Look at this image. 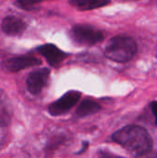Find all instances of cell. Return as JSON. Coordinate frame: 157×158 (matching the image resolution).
<instances>
[{
  "label": "cell",
  "mask_w": 157,
  "mask_h": 158,
  "mask_svg": "<svg viewBox=\"0 0 157 158\" xmlns=\"http://www.w3.org/2000/svg\"><path fill=\"white\" fill-rule=\"evenodd\" d=\"M112 140L137 156L151 152L153 147V139L147 130L137 125H129L117 131Z\"/></svg>",
  "instance_id": "1"
},
{
  "label": "cell",
  "mask_w": 157,
  "mask_h": 158,
  "mask_svg": "<svg viewBox=\"0 0 157 158\" xmlns=\"http://www.w3.org/2000/svg\"><path fill=\"white\" fill-rule=\"evenodd\" d=\"M137 50V44L132 37L118 35L108 41L105 49V55L115 62L126 63L135 56Z\"/></svg>",
  "instance_id": "2"
},
{
  "label": "cell",
  "mask_w": 157,
  "mask_h": 158,
  "mask_svg": "<svg viewBox=\"0 0 157 158\" xmlns=\"http://www.w3.org/2000/svg\"><path fill=\"white\" fill-rule=\"evenodd\" d=\"M70 35L77 44L82 45H93L105 39V34L102 31L87 24L73 26Z\"/></svg>",
  "instance_id": "3"
},
{
  "label": "cell",
  "mask_w": 157,
  "mask_h": 158,
  "mask_svg": "<svg viewBox=\"0 0 157 158\" xmlns=\"http://www.w3.org/2000/svg\"><path fill=\"white\" fill-rule=\"evenodd\" d=\"M81 94L78 91H69L61 98L53 102L48 106V113L51 116H60L68 112L80 101Z\"/></svg>",
  "instance_id": "4"
},
{
  "label": "cell",
  "mask_w": 157,
  "mask_h": 158,
  "mask_svg": "<svg viewBox=\"0 0 157 158\" xmlns=\"http://www.w3.org/2000/svg\"><path fill=\"white\" fill-rule=\"evenodd\" d=\"M41 64H42L41 59L33 56L27 55V56H20L7 58L1 63V66L5 71L15 73L31 67L39 66Z\"/></svg>",
  "instance_id": "5"
},
{
  "label": "cell",
  "mask_w": 157,
  "mask_h": 158,
  "mask_svg": "<svg viewBox=\"0 0 157 158\" xmlns=\"http://www.w3.org/2000/svg\"><path fill=\"white\" fill-rule=\"evenodd\" d=\"M49 76L50 69L46 68L39 69L31 72L26 81V86L29 93L33 95L39 94L46 85Z\"/></svg>",
  "instance_id": "6"
},
{
  "label": "cell",
  "mask_w": 157,
  "mask_h": 158,
  "mask_svg": "<svg viewBox=\"0 0 157 158\" xmlns=\"http://www.w3.org/2000/svg\"><path fill=\"white\" fill-rule=\"evenodd\" d=\"M37 51L46 59L48 64L54 68H58L63 63V61L69 56L53 44H43L37 48Z\"/></svg>",
  "instance_id": "7"
},
{
  "label": "cell",
  "mask_w": 157,
  "mask_h": 158,
  "mask_svg": "<svg viewBox=\"0 0 157 158\" xmlns=\"http://www.w3.org/2000/svg\"><path fill=\"white\" fill-rule=\"evenodd\" d=\"M27 27V24L19 18L15 16H6L1 23L2 31L10 36L21 34Z\"/></svg>",
  "instance_id": "8"
},
{
  "label": "cell",
  "mask_w": 157,
  "mask_h": 158,
  "mask_svg": "<svg viewBox=\"0 0 157 158\" xmlns=\"http://www.w3.org/2000/svg\"><path fill=\"white\" fill-rule=\"evenodd\" d=\"M13 118V107L8 96L3 90H0V127L10 124Z\"/></svg>",
  "instance_id": "9"
},
{
  "label": "cell",
  "mask_w": 157,
  "mask_h": 158,
  "mask_svg": "<svg viewBox=\"0 0 157 158\" xmlns=\"http://www.w3.org/2000/svg\"><path fill=\"white\" fill-rule=\"evenodd\" d=\"M101 109H102L101 106L95 101L91 100V99H84L79 105L76 110V114L80 118H85V117L96 114Z\"/></svg>",
  "instance_id": "10"
},
{
  "label": "cell",
  "mask_w": 157,
  "mask_h": 158,
  "mask_svg": "<svg viewBox=\"0 0 157 158\" xmlns=\"http://www.w3.org/2000/svg\"><path fill=\"white\" fill-rule=\"evenodd\" d=\"M69 5L76 7L79 10H91L99 8L102 6H105L108 4H110V1L105 0H73L68 2Z\"/></svg>",
  "instance_id": "11"
},
{
  "label": "cell",
  "mask_w": 157,
  "mask_h": 158,
  "mask_svg": "<svg viewBox=\"0 0 157 158\" xmlns=\"http://www.w3.org/2000/svg\"><path fill=\"white\" fill-rule=\"evenodd\" d=\"M19 8L27 10V11H31V10H34L38 8V5L39 2L37 1H26V0H20V1H16L14 3Z\"/></svg>",
  "instance_id": "12"
},
{
  "label": "cell",
  "mask_w": 157,
  "mask_h": 158,
  "mask_svg": "<svg viewBox=\"0 0 157 158\" xmlns=\"http://www.w3.org/2000/svg\"><path fill=\"white\" fill-rule=\"evenodd\" d=\"M150 107H151V110L155 118V124L157 125V102H152L150 104Z\"/></svg>",
  "instance_id": "13"
},
{
  "label": "cell",
  "mask_w": 157,
  "mask_h": 158,
  "mask_svg": "<svg viewBox=\"0 0 157 158\" xmlns=\"http://www.w3.org/2000/svg\"><path fill=\"white\" fill-rule=\"evenodd\" d=\"M136 158H157V153H153L152 151L143 155H139Z\"/></svg>",
  "instance_id": "14"
},
{
  "label": "cell",
  "mask_w": 157,
  "mask_h": 158,
  "mask_svg": "<svg viewBox=\"0 0 157 158\" xmlns=\"http://www.w3.org/2000/svg\"><path fill=\"white\" fill-rule=\"evenodd\" d=\"M88 145H89V143H87V142H84V143H83V147H82L83 149H81V150L80 152H78L77 154H78V155H80V154H82V153H84V152H85V150L87 149Z\"/></svg>",
  "instance_id": "15"
},
{
  "label": "cell",
  "mask_w": 157,
  "mask_h": 158,
  "mask_svg": "<svg viewBox=\"0 0 157 158\" xmlns=\"http://www.w3.org/2000/svg\"><path fill=\"white\" fill-rule=\"evenodd\" d=\"M115 158H123V157H115Z\"/></svg>",
  "instance_id": "16"
}]
</instances>
